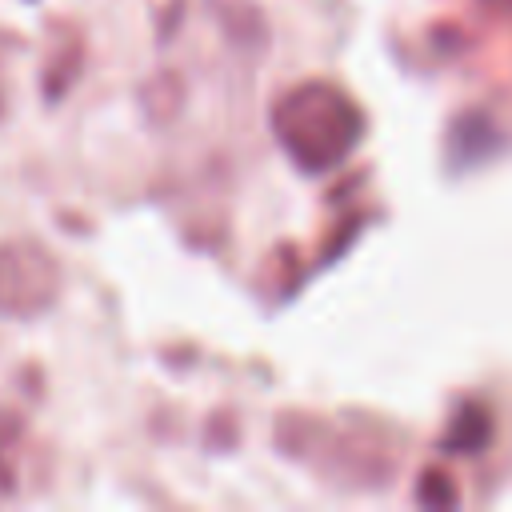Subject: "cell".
Wrapping results in <instances>:
<instances>
[{"label":"cell","mask_w":512,"mask_h":512,"mask_svg":"<svg viewBox=\"0 0 512 512\" xmlns=\"http://www.w3.org/2000/svg\"><path fill=\"white\" fill-rule=\"evenodd\" d=\"M280 128L284 124H308V132L300 128V132H292V136H284V144L300 156V164L308 160V164H328L332 156H340L352 140H356V112L340 100V92L332 96L328 92V100H324V112H320V104L312 100V92H296L284 108H280Z\"/></svg>","instance_id":"1"}]
</instances>
